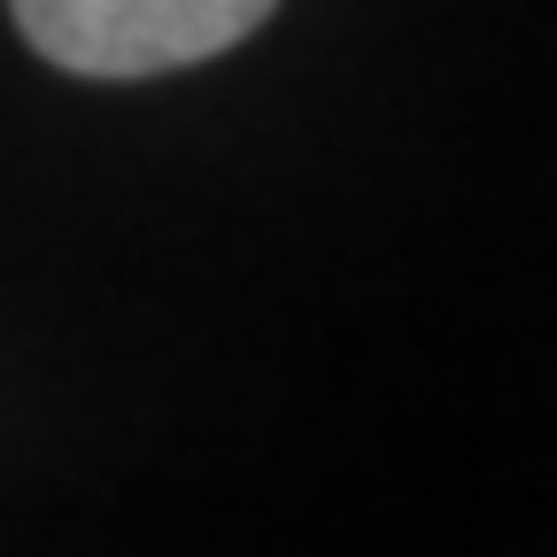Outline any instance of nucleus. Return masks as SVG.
<instances>
[{"label":"nucleus","instance_id":"f257e3e1","mask_svg":"<svg viewBox=\"0 0 557 557\" xmlns=\"http://www.w3.org/2000/svg\"><path fill=\"white\" fill-rule=\"evenodd\" d=\"M16 32L78 78H163L240 47L278 0H9Z\"/></svg>","mask_w":557,"mask_h":557}]
</instances>
